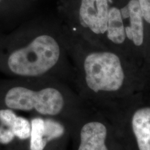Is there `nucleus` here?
<instances>
[{"instance_id": "nucleus-1", "label": "nucleus", "mask_w": 150, "mask_h": 150, "mask_svg": "<svg viewBox=\"0 0 150 150\" xmlns=\"http://www.w3.org/2000/svg\"><path fill=\"white\" fill-rule=\"evenodd\" d=\"M61 50L59 43L49 35H40L27 46L9 56L8 65L14 74L37 76L46 73L59 61Z\"/></svg>"}, {"instance_id": "nucleus-6", "label": "nucleus", "mask_w": 150, "mask_h": 150, "mask_svg": "<svg viewBox=\"0 0 150 150\" xmlns=\"http://www.w3.org/2000/svg\"><path fill=\"white\" fill-rule=\"evenodd\" d=\"M30 150H43L47 142L45 138V120L34 118L31 120Z\"/></svg>"}, {"instance_id": "nucleus-7", "label": "nucleus", "mask_w": 150, "mask_h": 150, "mask_svg": "<svg viewBox=\"0 0 150 150\" xmlns=\"http://www.w3.org/2000/svg\"><path fill=\"white\" fill-rule=\"evenodd\" d=\"M11 129L13 132L15 136L21 140H25L29 138L31 135V125L26 118L17 116Z\"/></svg>"}, {"instance_id": "nucleus-5", "label": "nucleus", "mask_w": 150, "mask_h": 150, "mask_svg": "<svg viewBox=\"0 0 150 150\" xmlns=\"http://www.w3.org/2000/svg\"><path fill=\"white\" fill-rule=\"evenodd\" d=\"M133 131L140 150H150V108H143L134 113Z\"/></svg>"}, {"instance_id": "nucleus-3", "label": "nucleus", "mask_w": 150, "mask_h": 150, "mask_svg": "<svg viewBox=\"0 0 150 150\" xmlns=\"http://www.w3.org/2000/svg\"><path fill=\"white\" fill-rule=\"evenodd\" d=\"M5 104L11 109H35L42 115H56L61 111L64 106V99L58 90L52 88L33 91L17 86L7 92L5 96Z\"/></svg>"}, {"instance_id": "nucleus-9", "label": "nucleus", "mask_w": 150, "mask_h": 150, "mask_svg": "<svg viewBox=\"0 0 150 150\" xmlns=\"http://www.w3.org/2000/svg\"><path fill=\"white\" fill-rule=\"evenodd\" d=\"M16 117V114L11 109L0 110V122L8 128L11 129Z\"/></svg>"}, {"instance_id": "nucleus-2", "label": "nucleus", "mask_w": 150, "mask_h": 150, "mask_svg": "<svg viewBox=\"0 0 150 150\" xmlns=\"http://www.w3.org/2000/svg\"><path fill=\"white\" fill-rule=\"evenodd\" d=\"M87 85L95 92L116 91L122 86L125 74L117 54L92 52L84 60Z\"/></svg>"}, {"instance_id": "nucleus-10", "label": "nucleus", "mask_w": 150, "mask_h": 150, "mask_svg": "<svg viewBox=\"0 0 150 150\" xmlns=\"http://www.w3.org/2000/svg\"><path fill=\"white\" fill-rule=\"evenodd\" d=\"M15 135L10 128L0 127V143L6 145L14 139Z\"/></svg>"}, {"instance_id": "nucleus-11", "label": "nucleus", "mask_w": 150, "mask_h": 150, "mask_svg": "<svg viewBox=\"0 0 150 150\" xmlns=\"http://www.w3.org/2000/svg\"><path fill=\"white\" fill-rule=\"evenodd\" d=\"M143 20L150 24V0H138Z\"/></svg>"}, {"instance_id": "nucleus-4", "label": "nucleus", "mask_w": 150, "mask_h": 150, "mask_svg": "<svg viewBox=\"0 0 150 150\" xmlns=\"http://www.w3.org/2000/svg\"><path fill=\"white\" fill-rule=\"evenodd\" d=\"M107 129L97 122L86 124L81 131V143L78 150H108L106 145Z\"/></svg>"}, {"instance_id": "nucleus-8", "label": "nucleus", "mask_w": 150, "mask_h": 150, "mask_svg": "<svg viewBox=\"0 0 150 150\" xmlns=\"http://www.w3.org/2000/svg\"><path fill=\"white\" fill-rule=\"evenodd\" d=\"M64 133V128L61 124L53 120H45V138L47 142L59 138Z\"/></svg>"}]
</instances>
